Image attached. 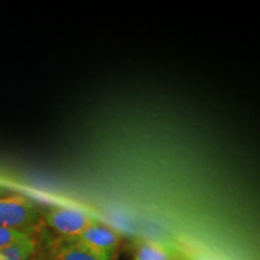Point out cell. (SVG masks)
Returning <instances> with one entry per match:
<instances>
[{
  "instance_id": "1",
  "label": "cell",
  "mask_w": 260,
  "mask_h": 260,
  "mask_svg": "<svg viewBox=\"0 0 260 260\" xmlns=\"http://www.w3.org/2000/svg\"><path fill=\"white\" fill-rule=\"evenodd\" d=\"M40 218L41 212L35 204L23 195L8 194L0 198V226L29 234Z\"/></svg>"
},
{
  "instance_id": "2",
  "label": "cell",
  "mask_w": 260,
  "mask_h": 260,
  "mask_svg": "<svg viewBox=\"0 0 260 260\" xmlns=\"http://www.w3.org/2000/svg\"><path fill=\"white\" fill-rule=\"evenodd\" d=\"M41 216L46 225L61 237H76L100 222L83 211L65 206L50 207Z\"/></svg>"
},
{
  "instance_id": "3",
  "label": "cell",
  "mask_w": 260,
  "mask_h": 260,
  "mask_svg": "<svg viewBox=\"0 0 260 260\" xmlns=\"http://www.w3.org/2000/svg\"><path fill=\"white\" fill-rule=\"evenodd\" d=\"M73 239L96 254L112 260L118 251L121 237L112 228L99 222Z\"/></svg>"
},
{
  "instance_id": "4",
  "label": "cell",
  "mask_w": 260,
  "mask_h": 260,
  "mask_svg": "<svg viewBox=\"0 0 260 260\" xmlns=\"http://www.w3.org/2000/svg\"><path fill=\"white\" fill-rule=\"evenodd\" d=\"M48 260H107L75 241L73 237H57L48 245Z\"/></svg>"
},
{
  "instance_id": "5",
  "label": "cell",
  "mask_w": 260,
  "mask_h": 260,
  "mask_svg": "<svg viewBox=\"0 0 260 260\" xmlns=\"http://www.w3.org/2000/svg\"><path fill=\"white\" fill-rule=\"evenodd\" d=\"M175 254L167 247L153 241H140L135 247L133 260H174Z\"/></svg>"
},
{
  "instance_id": "6",
  "label": "cell",
  "mask_w": 260,
  "mask_h": 260,
  "mask_svg": "<svg viewBox=\"0 0 260 260\" xmlns=\"http://www.w3.org/2000/svg\"><path fill=\"white\" fill-rule=\"evenodd\" d=\"M37 251V243L34 239L17 243L0 251V260H29Z\"/></svg>"
},
{
  "instance_id": "7",
  "label": "cell",
  "mask_w": 260,
  "mask_h": 260,
  "mask_svg": "<svg viewBox=\"0 0 260 260\" xmlns=\"http://www.w3.org/2000/svg\"><path fill=\"white\" fill-rule=\"evenodd\" d=\"M29 239H31V235H29V234L10 229V228L0 226V251L8 248V247L17 245V243L27 241Z\"/></svg>"
},
{
  "instance_id": "8",
  "label": "cell",
  "mask_w": 260,
  "mask_h": 260,
  "mask_svg": "<svg viewBox=\"0 0 260 260\" xmlns=\"http://www.w3.org/2000/svg\"><path fill=\"white\" fill-rule=\"evenodd\" d=\"M9 193H10V190L8 189V188L4 187V186H2V184H0V198L5 197V195H8Z\"/></svg>"
},
{
  "instance_id": "9",
  "label": "cell",
  "mask_w": 260,
  "mask_h": 260,
  "mask_svg": "<svg viewBox=\"0 0 260 260\" xmlns=\"http://www.w3.org/2000/svg\"><path fill=\"white\" fill-rule=\"evenodd\" d=\"M174 260H184V259H182V258H178L177 255H175V258H174Z\"/></svg>"
}]
</instances>
